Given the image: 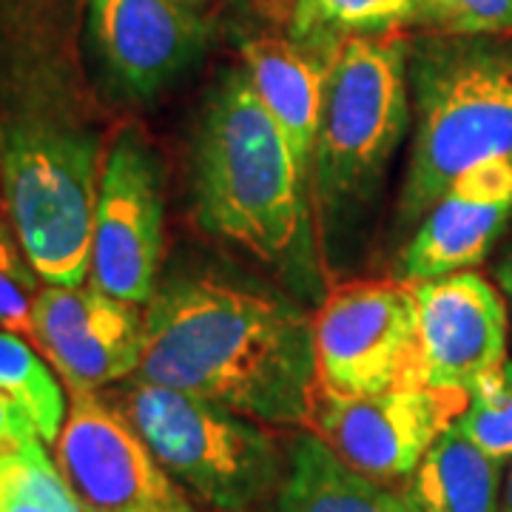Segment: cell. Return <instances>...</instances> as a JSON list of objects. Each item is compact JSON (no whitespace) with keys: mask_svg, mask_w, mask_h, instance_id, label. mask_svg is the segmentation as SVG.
I'll list each match as a JSON object with an SVG mask.
<instances>
[{"mask_svg":"<svg viewBox=\"0 0 512 512\" xmlns=\"http://www.w3.org/2000/svg\"><path fill=\"white\" fill-rule=\"evenodd\" d=\"M137 379L248 419L311 427L319 396L313 319L279 293L220 276H174L146 305Z\"/></svg>","mask_w":512,"mask_h":512,"instance_id":"6da1fadb","label":"cell"},{"mask_svg":"<svg viewBox=\"0 0 512 512\" xmlns=\"http://www.w3.org/2000/svg\"><path fill=\"white\" fill-rule=\"evenodd\" d=\"M194 197L211 234L254 256L299 296L319 293L311 180L242 69L225 74L205 106Z\"/></svg>","mask_w":512,"mask_h":512,"instance_id":"7a4b0ae2","label":"cell"},{"mask_svg":"<svg viewBox=\"0 0 512 512\" xmlns=\"http://www.w3.org/2000/svg\"><path fill=\"white\" fill-rule=\"evenodd\" d=\"M416 134L399 214L419 222L476 165L512 157V46L441 40L413 63Z\"/></svg>","mask_w":512,"mask_h":512,"instance_id":"3957f363","label":"cell"},{"mask_svg":"<svg viewBox=\"0 0 512 512\" xmlns=\"http://www.w3.org/2000/svg\"><path fill=\"white\" fill-rule=\"evenodd\" d=\"M410 123L407 49L399 37L350 35L325 60L311 188L319 214L345 222L362 208Z\"/></svg>","mask_w":512,"mask_h":512,"instance_id":"277c9868","label":"cell"},{"mask_svg":"<svg viewBox=\"0 0 512 512\" xmlns=\"http://www.w3.org/2000/svg\"><path fill=\"white\" fill-rule=\"evenodd\" d=\"M120 410L165 473L214 510H254L282 487L279 447L248 416L140 379L131 382Z\"/></svg>","mask_w":512,"mask_h":512,"instance_id":"5b68a950","label":"cell"},{"mask_svg":"<svg viewBox=\"0 0 512 512\" xmlns=\"http://www.w3.org/2000/svg\"><path fill=\"white\" fill-rule=\"evenodd\" d=\"M313 359L319 390L330 396H373L416 384V288L359 279L330 291L313 316Z\"/></svg>","mask_w":512,"mask_h":512,"instance_id":"8992f818","label":"cell"},{"mask_svg":"<svg viewBox=\"0 0 512 512\" xmlns=\"http://www.w3.org/2000/svg\"><path fill=\"white\" fill-rule=\"evenodd\" d=\"M163 168L143 134L126 128L106 148L92 220V285L148 305L163 259Z\"/></svg>","mask_w":512,"mask_h":512,"instance_id":"52a82bcc","label":"cell"},{"mask_svg":"<svg viewBox=\"0 0 512 512\" xmlns=\"http://www.w3.org/2000/svg\"><path fill=\"white\" fill-rule=\"evenodd\" d=\"M55 464L80 512H197L126 413L97 393H72Z\"/></svg>","mask_w":512,"mask_h":512,"instance_id":"ba28073f","label":"cell"},{"mask_svg":"<svg viewBox=\"0 0 512 512\" xmlns=\"http://www.w3.org/2000/svg\"><path fill=\"white\" fill-rule=\"evenodd\" d=\"M470 393L402 384L373 396H316L311 427L336 456L373 481L407 478L464 413Z\"/></svg>","mask_w":512,"mask_h":512,"instance_id":"9c48e42d","label":"cell"},{"mask_svg":"<svg viewBox=\"0 0 512 512\" xmlns=\"http://www.w3.org/2000/svg\"><path fill=\"white\" fill-rule=\"evenodd\" d=\"M29 336L69 393H97L140 370L146 311L97 285H52L35 296Z\"/></svg>","mask_w":512,"mask_h":512,"instance_id":"30bf717a","label":"cell"},{"mask_svg":"<svg viewBox=\"0 0 512 512\" xmlns=\"http://www.w3.org/2000/svg\"><path fill=\"white\" fill-rule=\"evenodd\" d=\"M419 302L416 384L467 390L507 362V305L476 271L413 285Z\"/></svg>","mask_w":512,"mask_h":512,"instance_id":"8fae6325","label":"cell"},{"mask_svg":"<svg viewBox=\"0 0 512 512\" xmlns=\"http://www.w3.org/2000/svg\"><path fill=\"white\" fill-rule=\"evenodd\" d=\"M89 23L109 80L134 100L165 92L208 40L194 0H89Z\"/></svg>","mask_w":512,"mask_h":512,"instance_id":"7c38bea8","label":"cell"},{"mask_svg":"<svg viewBox=\"0 0 512 512\" xmlns=\"http://www.w3.org/2000/svg\"><path fill=\"white\" fill-rule=\"evenodd\" d=\"M512 217V157H495L464 171L430 205L404 245V282L470 271L484 262Z\"/></svg>","mask_w":512,"mask_h":512,"instance_id":"4fadbf2b","label":"cell"},{"mask_svg":"<svg viewBox=\"0 0 512 512\" xmlns=\"http://www.w3.org/2000/svg\"><path fill=\"white\" fill-rule=\"evenodd\" d=\"M328 52L293 37H256L242 46V72L311 180Z\"/></svg>","mask_w":512,"mask_h":512,"instance_id":"5bb4252c","label":"cell"},{"mask_svg":"<svg viewBox=\"0 0 512 512\" xmlns=\"http://www.w3.org/2000/svg\"><path fill=\"white\" fill-rule=\"evenodd\" d=\"M265 512H410L402 495L362 476L316 433L293 441L288 470Z\"/></svg>","mask_w":512,"mask_h":512,"instance_id":"9a60e30c","label":"cell"},{"mask_svg":"<svg viewBox=\"0 0 512 512\" xmlns=\"http://www.w3.org/2000/svg\"><path fill=\"white\" fill-rule=\"evenodd\" d=\"M501 467L456 424L404 478L410 512H501Z\"/></svg>","mask_w":512,"mask_h":512,"instance_id":"2e32d148","label":"cell"},{"mask_svg":"<svg viewBox=\"0 0 512 512\" xmlns=\"http://www.w3.org/2000/svg\"><path fill=\"white\" fill-rule=\"evenodd\" d=\"M419 18H424L421 0H296L291 37L330 52L342 37L387 35Z\"/></svg>","mask_w":512,"mask_h":512,"instance_id":"e0dca14e","label":"cell"},{"mask_svg":"<svg viewBox=\"0 0 512 512\" xmlns=\"http://www.w3.org/2000/svg\"><path fill=\"white\" fill-rule=\"evenodd\" d=\"M0 393L23 404L40 439L55 444L69 413L66 393L55 370L12 330H0Z\"/></svg>","mask_w":512,"mask_h":512,"instance_id":"ac0fdd59","label":"cell"},{"mask_svg":"<svg viewBox=\"0 0 512 512\" xmlns=\"http://www.w3.org/2000/svg\"><path fill=\"white\" fill-rule=\"evenodd\" d=\"M0 512H80L43 441L0 456Z\"/></svg>","mask_w":512,"mask_h":512,"instance_id":"d6986e66","label":"cell"},{"mask_svg":"<svg viewBox=\"0 0 512 512\" xmlns=\"http://www.w3.org/2000/svg\"><path fill=\"white\" fill-rule=\"evenodd\" d=\"M456 427L484 456L498 464L512 461V362L490 370L470 387V399Z\"/></svg>","mask_w":512,"mask_h":512,"instance_id":"ffe728a7","label":"cell"},{"mask_svg":"<svg viewBox=\"0 0 512 512\" xmlns=\"http://www.w3.org/2000/svg\"><path fill=\"white\" fill-rule=\"evenodd\" d=\"M37 271L23 251L9 211L0 202V328L29 333L37 296Z\"/></svg>","mask_w":512,"mask_h":512,"instance_id":"44dd1931","label":"cell"},{"mask_svg":"<svg viewBox=\"0 0 512 512\" xmlns=\"http://www.w3.org/2000/svg\"><path fill=\"white\" fill-rule=\"evenodd\" d=\"M424 18L450 35L512 32V0H421Z\"/></svg>","mask_w":512,"mask_h":512,"instance_id":"7402d4cb","label":"cell"},{"mask_svg":"<svg viewBox=\"0 0 512 512\" xmlns=\"http://www.w3.org/2000/svg\"><path fill=\"white\" fill-rule=\"evenodd\" d=\"M40 439L35 421L26 413V407L15 402L12 396L0 393V456H12L26 450L29 444ZM46 444V441H43Z\"/></svg>","mask_w":512,"mask_h":512,"instance_id":"603a6c76","label":"cell"},{"mask_svg":"<svg viewBox=\"0 0 512 512\" xmlns=\"http://www.w3.org/2000/svg\"><path fill=\"white\" fill-rule=\"evenodd\" d=\"M498 282H501V288H504V296H507V302H510V311H512V245L507 248V254L501 259V265H498Z\"/></svg>","mask_w":512,"mask_h":512,"instance_id":"cb8c5ba5","label":"cell"},{"mask_svg":"<svg viewBox=\"0 0 512 512\" xmlns=\"http://www.w3.org/2000/svg\"><path fill=\"white\" fill-rule=\"evenodd\" d=\"M501 512H512V467L510 476H507V484H504V495H501Z\"/></svg>","mask_w":512,"mask_h":512,"instance_id":"d4e9b609","label":"cell"}]
</instances>
